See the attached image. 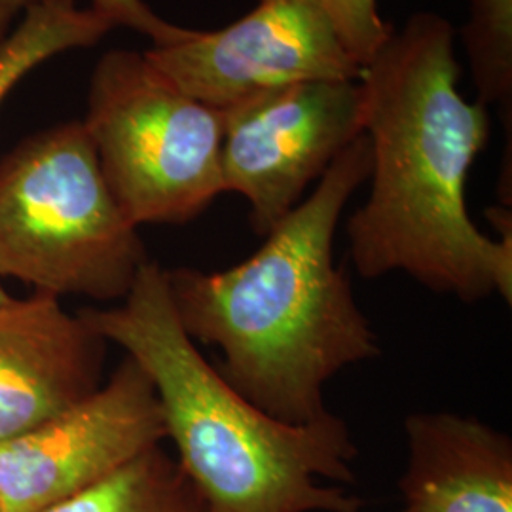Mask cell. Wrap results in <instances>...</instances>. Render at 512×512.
Listing matches in <instances>:
<instances>
[{"label": "cell", "instance_id": "obj_17", "mask_svg": "<svg viewBox=\"0 0 512 512\" xmlns=\"http://www.w3.org/2000/svg\"><path fill=\"white\" fill-rule=\"evenodd\" d=\"M14 298L10 296V294L6 293L4 289H2V285H0V308H4V306H8L10 302H12Z\"/></svg>", "mask_w": 512, "mask_h": 512}, {"label": "cell", "instance_id": "obj_5", "mask_svg": "<svg viewBox=\"0 0 512 512\" xmlns=\"http://www.w3.org/2000/svg\"><path fill=\"white\" fill-rule=\"evenodd\" d=\"M82 122L114 200L137 228L184 224L224 194L222 110L184 93L145 52L99 57Z\"/></svg>", "mask_w": 512, "mask_h": 512}, {"label": "cell", "instance_id": "obj_6", "mask_svg": "<svg viewBox=\"0 0 512 512\" xmlns=\"http://www.w3.org/2000/svg\"><path fill=\"white\" fill-rule=\"evenodd\" d=\"M222 120L224 192L249 202L251 228L264 238L365 133V88L361 80L291 84L239 101Z\"/></svg>", "mask_w": 512, "mask_h": 512}, {"label": "cell", "instance_id": "obj_12", "mask_svg": "<svg viewBox=\"0 0 512 512\" xmlns=\"http://www.w3.org/2000/svg\"><path fill=\"white\" fill-rule=\"evenodd\" d=\"M114 27L76 0H38L0 50V107L19 82L42 63L80 48H92Z\"/></svg>", "mask_w": 512, "mask_h": 512}, {"label": "cell", "instance_id": "obj_11", "mask_svg": "<svg viewBox=\"0 0 512 512\" xmlns=\"http://www.w3.org/2000/svg\"><path fill=\"white\" fill-rule=\"evenodd\" d=\"M42 512H209L162 444Z\"/></svg>", "mask_w": 512, "mask_h": 512}, {"label": "cell", "instance_id": "obj_8", "mask_svg": "<svg viewBox=\"0 0 512 512\" xmlns=\"http://www.w3.org/2000/svg\"><path fill=\"white\" fill-rule=\"evenodd\" d=\"M164 440L156 389L126 355L90 397L0 442V505L4 512L46 511Z\"/></svg>", "mask_w": 512, "mask_h": 512}, {"label": "cell", "instance_id": "obj_10", "mask_svg": "<svg viewBox=\"0 0 512 512\" xmlns=\"http://www.w3.org/2000/svg\"><path fill=\"white\" fill-rule=\"evenodd\" d=\"M408 512H512V440L476 418L416 412L404 421Z\"/></svg>", "mask_w": 512, "mask_h": 512}, {"label": "cell", "instance_id": "obj_4", "mask_svg": "<svg viewBox=\"0 0 512 512\" xmlns=\"http://www.w3.org/2000/svg\"><path fill=\"white\" fill-rule=\"evenodd\" d=\"M148 262L103 177L82 120L0 158V275L52 296L124 300Z\"/></svg>", "mask_w": 512, "mask_h": 512}, {"label": "cell", "instance_id": "obj_18", "mask_svg": "<svg viewBox=\"0 0 512 512\" xmlns=\"http://www.w3.org/2000/svg\"><path fill=\"white\" fill-rule=\"evenodd\" d=\"M0 512H4V509H2V505H0Z\"/></svg>", "mask_w": 512, "mask_h": 512}, {"label": "cell", "instance_id": "obj_7", "mask_svg": "<svg viewBox=\"0 0 512 512\" xmlns=\"http://www.w3.org/2000/svg\"><path fill=\"white\" fill-rule=\"evenodd\" d=\"M145 55L184 93L219 110L291 84L363 76V63L317 0H256L226 27L190 29Z\"/></svg>", "mask_w": 512, "mask_h": 512}, {"label": "cell", "instance_id": "obj_19", "mask_svg": "<svg viewBox=\"0 0 512 512\" xmlns=\"http://www.w3.org/2000/svg\"><path fill=\"white\" fill-rule=\"evenodd\" d=\"M403 512H408V511H406V509H404V511H403Z\"/></svg>", "mask_w": 512, "mask_h": 512}, {"label": "cell", "instance_id": "obj_14", "mask_svg": "<svg viewBox=\"0 0 512 512\" xmlns=\"http://www.w3.org/2000/svg\"><path fill=\"white\" fill-rule=\"evenodd\" d=\"M338 27L351 54L363 67L366 61L380 50L393 25L380 16L378 0H317Z\"/></svg>", "mask_w": 512, "mask_h": 512}, {"label": "cell", "instance_id": "obj_3", "mask_svg": "<svg viewBox=\"0 0 512 512\" xmlns=\"http://www.w3.org/2000/svg\"><path fill=\"white\" fill-rule=\"evenodd\" d=\"M124 349L156 389L165 439L209 512H361L365 501L319 478L353 484L357 446L336 414L291 425L228 384L184 332L165 283L148 260L118 308L78 313Z\"/></svg>", "mask_w": 512, "mask_h": 512}, {"label": "cell", "instance_id": "obj_16", "mask_svg": "<svg viewBox=\"0 0 512 512\" xmlns=\"http://www.w3.org/2000/svg\"><path fill=\"white\" fill-rule=\"evenodd\" d=\"M38 0H0V50L8 42L19 21Z\"/></svg>", "mask_w": 512, "mask_h": 512}, {"label": "cell", "instance_id": "obj_2", "mask_svg": "<svg viewBox=\"0 0 512 512\" xmlns=\"http://www.w3.org/2000/svg\"><path fill=\"white\" fill-rule=\"evenodd\" d=\"M370 165L363 133L255 255L222 272L165 270L184 332L219 348L220 376L275 420L304 425L325 418L330 378L382 353L349 275L334 262L338 222Z\"/></svg>", "mask_w": 512, "mask_h": 512}, {"label": "cell", "instance_id": "obj_9", "mask_svg": "<svg viewBox=\"0 0 512 512\" xmlns=\"http://www.w3.org/2000/svg\"><path fill=\"white\" fill-rule=\"evenodd\" d=\"M105 340L57 296L0 308V442L52 420L101 387Z\"/></svg>", "mask_w": 512, "mask_h": 512}, {"label": "cell", "instance_id": "obj_15", "mask_svg": "<svg viewBox=\"0 0 512 512\" xmlns=\"http://www.w3.org/2000/svg\"><path fill=\"white\" fill-rule=\"evenodd\" d=\"M90 8L107 19L114 29L124 27L150 38L152 46L173 44L190 33V29L160 18L145 0H90Z\"/></svg>", "mask_w": 512, "mask_h": 512}, {"label": "cell", "instance_id": "obj_1", "mask_svg": "<svg viewBox=\"0 0 512 512\" xmlns=\"http://www.w3.org/2000/svg\"><path fill=\"white\" fill-rule=\"evenodd\" d=\"M454 27L435 12L406 19L363 67L370 194L348 220L349 256L365 279L404 272L465 302H512V228L478 230L465 198L490 139L488 107L459 92Z\"/></svg>", "mask_w": 512, "mask_h": 512}, {"label": "cell", "instance_id": "obj_13", "mask_svg": "<svg viewBox=\"0 0 512 512\" xmlns=\"http://www.w3.org/2000/svg\"><path fill=\"white\" fill-rule=\"evenodd\" d=\"M469 21L461 42L469 59L476 101L499 107L507 135L512 126V0H467Z\"/></svg>", "mask_w": 512, "mask_h": 512}]
</instances>
